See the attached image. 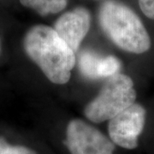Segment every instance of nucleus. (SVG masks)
Listing matches in <instances>:
<instances>
[{"instance_id": "obj_1", "label": "nucleus", "mask_w": 154, "mask_h": 154, "mask_svg": "<svg viewBox=\"0 0 154 154\" xmlns=\"http://www.w3.org/2000/svg\"><path fill=\"white\" fill-rule=\"evenodd\" d=\"M23 48L51 82L63 85L69 81L75 64V52L53 28L45 25L32 27L24 36Z\"/></svg>"}, {"instance_id": "obj_2", "label": "nucleus", "mask_w": 154, "mask_h": 154, "mask_svg": "<svg viewBox=\"0 0 154 154\" xmlns=\"http://www.w3.org/2000/svg\"><path fill=\"white\" fill-rule=\"evenodd\" d=\"M100 28L114 44L128 52L142 54L151 47V38L140 17L117 0H106L99 8Z\"/></svg>"}, {"instance_id": "obj_3", "label": "nucleus", "mask_w": 154, "mask_h": 154, "mask_svg": "<svg viewBox=\"0 0 154 154\" xmlns=\"http://www.w3.org/2000/svg\"><path fill=\"white\" fill-rule=\"evenodd\" d=\"M136 92L131 77L118 73L108 78L99 94L84 109L88 120L99 123L110 120L134 104Z\"/></svg>"}, {"instance_id": "obj_4", "label": "nucleus", "mask_w": 154, "mask_h": 154, "mask_svg": "<svg viewBox=\"0 0 154 154\" xmlns=\"http://www.w3.org/2000/svg\"><path fill=\"white\" fill-rule=\"evenodd\" d=\"M66 143L71 154H113L115 149L111 140L96 128L80 119L69 122Z\"/></svg>"}, {"instance_id": "obj_5", "label": "nucleus", "mask_w": 154, "mask_h": 154, "mask_svg": "<svg viewBox=\"0 0 154 154\" xmlns=\"http://www.w3.org/2000/svg\"><path fill=\"white\" fill-rule=\"evenodd\" d=\"M145 122V108L139 104H133L109 122L108 132L111 141L125 149L136 148Z\"/></svg>"}, {"instance_id": "obj_6", "label": "nucleus", "mask_w": 154, "mask_h": 154, "mask_svg": "<svg viewBox=\"0 0 154 154\" xmlns=\"http://www.w3.org/2000/svg\"><path fill=\"white\" fill-rule=\"evenodd\" d=\"M91 24V14L84 7H77L57 18L53 29L75 53L88 34Z\"/></svg>"}, {"instance_id": "obj_7", "label": "nucleus", "mask_w": 154, "mask_h": 154, "mask_svg": "<svg viewBox=\"0 0 154 154\" xmlns=\"http://www.w3.org/2000/svg\"><path fill=\"white\" fill-rule=\"evenodd\" d=\"M20 3L45 17L63 11L67 6L68 0H20Z\"/></svg>"}, {"instance_id": "obj_8", "label": "nucleus", "mask_w": 154, "mask_h": 154, "mask_svg": "<svg viewBox=\"0 0 154 154\" xmlns=\"http://www.w3.org/2000/svg\"><path fill=\"white\" fill-rule=\"evenodd\" d=\"M102 57L93 51H83L78 58V66L83 76L88 79H99L98 69Z\"/></svg>"}, {"instance_id": "obj_9", "label": "nucleus", "mask_w": 154, "mask_h": 154, "mask_svg": "<svg viewBox=\"0 0 154 154\" xmlns=\"http://www.w3.org/2000/svg\"><path fill=\"white\" fill-rule=\"evenodd\" d=\"M121 62L113 56L102 57L99 62L98 75L99 78L110 77L118 74L121 69Z\"/></svg>"}, {"instance_id": "obj_10", "label": "nucleus", "mask_w": 154, "mask_h": 154, "mask_svg": "<svg viewBox=\"0 0 154 154\" xmlns=\"http://www.w3.org/2000/svg\"><path fill=\"white\" fill-rule=\"evenodd\" d=\"M0 154H36L35 152L25 146H11L3 138H0Z\"/></svg>"}, {"instance_id": "obj_11", "label": "nucleus", "mask_w": 154, "mask_h": 154, "mask_svg": "<svg viewBox=\"0 0 154 154\" xmlns=\"http://www.w3.org/2000/svg\"><path fill=\"white\" fill-rule=\"evenodd\" d=\"M139 5L146 17L154 20V0H139Z\"/></svg>"}, {"instance_id": "obj_12", "label": "nucleus", "mask_w": 154, "mask_h": 154, "mask_svg": "<svg viewBox=\"0 0 154 154\" xmlns=\"http://www.w3.org/2000/svg\"><path fill=\"white\" fill-rule=\"evenodd\" d=\"M0 50H1V45H0Z\"/></svg>"}]
</instances>
